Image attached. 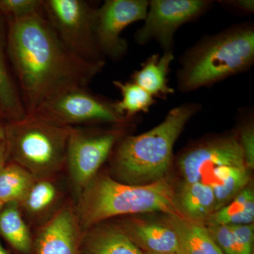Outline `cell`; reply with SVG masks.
I'll use <instances>...</instances> for the list:
<instances>
[{
    "mask_svg": "<svg viewBox=\"0 0 254 254\" xmlns=\"http://www.w3.org/2000/svg\"><path fill=\"white\" fill-rule=\"evenodd\" d=\"M6 21L8 55L26 115L64 92L86 88L104 68L71 53L43 12Z\"/></svg>",
    "mask_w": 254,
    "mask_h": 254,
    "instance_id": "cell-1",
    "label": "cell"
},
{
    "mask_svg": "<svg viewBox=\"0 0 254 254\" xmlns=\"http://www.w3.org/2000/svg\"><path fill=\"white\" fill-rule=\"evenodd\" d=\"M254 63V23L232 25L202 37L183 53L177 71V88L187 93L210 87L249 71Z\"/></svg>",
    "mask_w": 254,
    "mask_h": 254,
    "instance_id": "cell-2",
    "label": "cell"
},
{
    "mask_svg": "<svg viewBox=\"0 0 254 254\" xmlns=\"http://www.w3.org/2000/svg\"><path fill=\"white\" fill-rule=\"evenodd\" d=\"M201 107L197 103L179 105L149 131L120 140L114 152L113 163L124 181L143 185L165 177L173 163L175 142Z\"/></svg>",
    "mask_w": 254,
    "mask_h": 254,
    "instance_id": "cell-3",
    "label": "cell"
},
{
    "mask_svg": "<svg viewBox=\"0 0 254 254\" xmlns=\"http://www.w3.org/2000/svg\"><path fill=\"white\" fill-rule=\"evenodd\" d=\"M81 191L76 214L83 232L119 215L152 212L184 215L166 177L143 185L121 183L107 175L95 177Z\"/></svg>",
    "mask_w": 254,
    "mask_h": 254,
    "instance_id": "cell-4",
    "label": "cell"
},
{
    "mask_svg": "<svg viewBox=\"0 0 254 254\" xmlns=\"http://www.w3.org/2000/svg\"><path fill=\"white\" fill-rule=\"evenodd\" d=\"M71 127L52 123L34 114L5 121L9 157L36 181L46 180L66 163Z\"/></svg>",
    "mask_w": 254,
    "mask_h": 254,
    "instance_id": "cell-5",
    "label": "cell"
},
{
    "mask_svg": "<svg viewBox=\"0 0 254 254\" xmlns=\"http://www.w3.org/2000/svg\"><path fill=\"white\" fill-rule=\"evenodd\" d=\"M43 13L71 53L91 63H105L95 36L97 8L83 0H43Z\"/></svg>",
    "mask_w": 254,
    "mask_h": 254,
    "instance_id": "cell-6",
    "label": "cell"
},
{
    "mask_svg": "<svg viewBox=\"0 0 254 254\" xmlns=\"http://www.w3.org/2000/svg\"><path fill=\"white\" fill-rule=\"evenodd\" d=\"M33 114L66 127L98 123L124 125L131 120L118 113L115 102L93 94L86 88L64 92L47 101Z\"/></svg>",
    "mask_w": 254,
    "mask_h": 254,
    "instance_id": "cell-7",
    "label": "cell"
},
{
    "mask_svg": "<svg viewBox=\"0 0 254 254\" xmlns=\"http://www.w3.org/2000/svg\"><path fill=\"white\" fill-rule=\"evenodd\" d=\"M210 0H150L144 23L134 41L145 46L155 41L165 52H174L175 33L183 25L201 17L213 6Z\"/></svg>",
    "mask_w": 254,
    "mask_h": 254,
    "instance_id": "cell-8",
    "label": "cell"
},
{
    "mask_svg": "<svg viewBox=\"0 0 254 254\" xmlns=\"http://www.w3.org/2000/svg\"><path fill=\"white\" fill-rule=\"evenodd\" d=\"M125 125L105 131L71 127L66 163L73 183L78 189L83 190L96 177L100 167L122 138V127Z\"/></svg>",
    "mask_w": 254,
    "mask_h": 254,
    "instance_id": "cell-9",
    "label": "cell"
},
{
    "mask_svg": "<svg viewBox=\"0 0 254 254\" xmlns=\"http://www.w3.org/2000/svg\"><path fill=\"white\" fill-rule=\"evenodd\" d=\"M149 1L106 0L97 8V43L104 58L113 61L123 59L128 51V43L122 33L131 23L144 21Z\"/></svg>",
    "mask_w": 254,
    "mask_h": 254,
    "instance_id": "cell-10",
    "label": "cell"
},
{
    "mask_svg": "<svg viewBox=\"0 0 254 254\" xmlns=\"http://www.w3.org/2000/svg\"><path fill=\"white\" fill-rule=\"evenodd\" d=\"M227 165H245L235 133L196 143L185 150L178 160L179 169L187 183L201 182L215 169Z\"/></svg>",
    "mask_w": 254,
    "mask_h": 254,
    "instance_id": "cell-11",
    "label": "cell"
},
{
    "mask_svg": "<svg viewBox=\"0 0 254 254\" xmlns=\"http://www.w3.org/2000/svg\"><path fill=\"white\" fill-rule=\"evenodd\" d=\"M82 232L76 210L65 205L38 232L36 254H80Z\"/></svg>",
    "mask_w": 254,
    "mask_h": 254,
    "instance_id": "cell-12",
    "label": "cell"
},
{
    "mask_svg": "<svg viewBox=\"0 0 254 254\" xmlns=\"http://www.w3.org/2000/svg\"><path fill=\"white\" fill-rule=\"evenodd\" d=\"M80 254H144L123 227L98 224L82 234Z\"/></svg>",
    "mask_w": 254,
    "mask_h": 254,
    "instance_id": "cell-13",
    "label": "cell"
},
{
    "mask_svg": "<svg viewBox=\"0 0 254 254\" xmlns=\"http://www.w3.org/2000/svg\"><path fill=\"white\" fill-rule=\"evenodd\" d=\"M7 32V21L0 14V110L5 121L26 115L8 55Z\"/></svg>",
    "mask_w": 254,
    "mask_h": 254,
    "instance_id": "cell-14",
    "label": "cell"
},
{
    "mask_svg": "<svg viewBox=\"0 0 254 254\" xmlns=\"http://www.w3.org/2000/svg\"><path fill=\"white\" fill-rule=\"evenodd\" d=\"M123 227L144 253L177 254L178 237L168 224L135 220L125 222Z\"/></svg>",
    "mask_w": 254,
    "mask_h": 254,
    "instance_id": "cell-15",
    "label": "cell"
},
{
    "mask_svg": "<svg viewBox=\"0 0 254 254\" xmlns=\"http://www.w3.org/2000/svg\"><path fill=\"white\" fill-rule=\"evenodd\" d=\"M165 223L178 237L177 254H223L204 224L178 215H168Z\"/></svg>",
    "mask_w": 254,
    "mask_h": 254,
    "instance_id": "cell-16",
    "label": "cell"
},
{
    "mask_svg": "<svg viewBox=\"0 0 254 254\" xmlns=\"http://www.w3.org/2000/svg\"><path fill=\"white\" fill-rule=\"evenodd\" d=\"M174 52H165L160 55H150L141 68L132 73L131 81L148 92L154 98H166L174 94L175 89L168 84L170 65L175 60Z\"/></svg>",
    "mask_w": 254,
    "mask_h": 254,
    "instance_id": "cell-17",
    "label": "cell"
},
{
    "mask_svg": "<svg viewBox=\"0 0 254 254\" xmlns=\"http://www.w3.org/2000/svg\"><path fill=\"white\" fill-rule=\"evenodd\" d=\"M176 197L180 211L192 221L205 225L216 210L213 190L203 182H184Z\"/></svg>",
    "mask_w": 254,
    "mask_h": 254,
    "instance_id": "cell-18",
    "label": "cell"
},
{
    "mask_svg": "<svg viewBox=\"0 0 254 254\" xmlns=\"http://www.w3.org/2000/svg\"><path fill=\"white\" fill-rule=\"evenodd\" d=\"M250 181V170L245 165H227L215 169L201 182L211 187L215 195L217 211L231 202L248 186Z\"/></svg>",
    "mask_w": 254,
    "mask_h": 254,
    "instance_id": "cell-19",
    "label": "cell"
},
{
    "mask_svg": "<svg viewBox=\"0 0 254 254\" xmlns=\"http://www.w3.org/2000/svg\"><path fill=\"white\" fill-rule=\"evenodd\" d=\"M0 235L11 248L21 254L34 250V242L16 203L4 205L0 210Z\"/></svg>",
    "mask_w": 254,
    "mask_h": 254,
    "instance_id": "cell-20",
    "label": "cell"
},
{
    "mask_svg": "<svg viewBox=\"0 0 254 254\" xmlns=\"http://www.w3.org/2000/svg\"><path fill=\"white\" fill-rule=\"evenodd\" d=\"M36 180L16 163H7L0 172V201L3 205L22 204Z\"/></svg>",
    "mask_w": 254,
    "mask_h": 254,
    "instance_id": "cell-21",
    "label": "cell"
},
{
    "mask_svg": "<svg viewBox=\"0 0 254 254\" xmlns=\"http://www.w3.org/2000/svg\"><path fill=\"white\" fill-rule=\"evenodd\" d=\"M254 220L253 189L247 187L225 206L215 211L205 225H250Z\"/></svg>",
    "mask_w": 254,
    "mask_h": 254,
    "instance_id": "cell-22",
    "label": "cell"
},
{
    "mask_svg": "<svg viewBox=\"0 0 254 254\" xmlns=\"http://www.w3.org/2000/svg\"><path fill=\"white\" fill-rule=\"evenodd\" d=\"M113 83L122 95V100L115 102V109L127 119L132 120L137 114L148 113L156 103L154 97L134 82L114 81Z\"/></svg>",
    "mask_w": 254,
    "mask_h": 254,
    "instance_id": "cell-23",
    "label": "cell"
},
{
    "mask_svg": "<svg viewBox=\"0 0 254 254\" xmlns=\"http://www.w3.org/2000/svg\"><path fill=\"white\" fill-rule=\"evenodd\" d=\"M56 196V188L53 183L47 180H37L22 204L31 213H41L53 204Z\"/></svg>",
    "mask_w": 254,
    "mask_h": 254,
    "instance_id": "cell-24",
    "label": "cell"
},
{
    "mask_svg": "<svg viewBox=\"0 0 254 254\" xmlns=\"http://www.w3.org/2000/svg\"><path fill=\"white\" fill-rule=\"evenodd\" d=\"M43 12V0H0V14L17 20Z\"/></svg>",
    "mask_w": 254,
    "mask_h": 254,
    "instance_id": "cell-25",
    "label": "cell"
},
{
    "mask_svg": "<svg viewBox=\"0 0 254 254\" xmlns=\"http://www.w3.org/2000/svg\"><path fill=\"white\" fill-rule=\"evenodd\" d=\"M252 116L251 113L250 117L244 120L238 132L235 133L243 153L245 165L250 170L254 168V127Z\"/></svg>",
    "mask_w": 254,
    "mask_h": 254,
    "instance_id": "cell-26",
    "label": "cell"
},
{
    "mask_svg": "<svg viewBox=\"0 0 254 254\" xmlns=\"http://www.w3.org/2000/svg\"><path fill=\"white\" fill-rule=\"evenodd\" d=\"M205 225L222 254H243L230 227L220 225Z\"/></svg>",
    "mask_w": 254,
    "mask_h": 254,
    "instance_id": "cell-27",
    "label": "cell"
},
{
    "mask_svg": "<svg viewBox=\"0 0 254 254\" xmlns=\"http://www.w3.org/2000/svg\"><path fill=\"white\" fill-rule=\"evenodd\" d=\"M230 227L243 254H253L254 227L250 225H231Z\"/></svg>",
    "mask_w": 254,
    "mask_h": 254,
    "instance_id": "cell-28",
    "label": "cell"
},
{
    "mask_svg": "<svg viewBox=\"0 0 254 254\" xmlns=\"http://www.w3.org/2000/svg\"><path fill=\"white\" fill-rule=\"evenodd\" d=\"M222 4L230 6L232 9H235L241 13L252 14L254 11V0H232V1H222Z\"/></svg>",
    "mask_w": 254,
    "mask_h": 254,
    "instance_id": "cell-29",
    "label": "cell"
},
{
    "mask_svg": "<svg viewBox=\"0 0 254 254\" xmlns=\"http://www.w3.org/2000/svg\"><path fill=\"white\" fill-rule=\"evenodd\" d=\"M9 158V150L6 140H0V172L7 164Z\"/></svg>",
    "mask_w": 254,
    "mask_h": 254,
    "instance_id": "cell-30",
    "label": "cell"
},
{
    "mask_svg": "<svg viewBox=\"0 0 254 254\" xmlns=\"http://www.w3.org/2000/svg\"><path fill=\"white\" fill-rule=\"evenodd\" d=\"M5 139V120H0V140Z\"/></svg>",
    "mask_w": 254,
    "mask_h": 254,
    "instance_id": "cell-31",
    "label": "cell"
},
{
    "mask_svg": "<svg viewBox=\"0 0 254 254\" xmlns=\"http://www.w3.org/2000/svg\"><path fill=\"white\" fill-rule=\"evenodd\" d=\"M0 254H9L7 251L5 250L4 247L1 245V241H0Z\"/></svg>",
    "mask_w": 254,
    "mask_h": 254,
    "instance_id": "cell-32",
    "label": "cell"
},
{
    "mask_svg": "<svg viewBox=\"0 0 254 254\" xmlns=\"http://www.w3.org/2000/svg\"><path fill=\"white\" fill-rule=\"evenodd\" d=\"M0 120H4V118H3V115L2 113H1V110H0Z\"/></svg>",
    "mask_w": 254,
    "mask_h": 254,
    "instance_id": "cell-33",
    "label": "cell"
},
{
    "mask_svg": "<svg viewBox=\"0 0 254 254\" xmlns=\"http://www.w3.org/2000/svg\"><path fill=\"white\" fill-rule=\"evenodd\" d=\"M3 206H4V205H3L2 203H1V202L0 201V210H1V208H3Z\"/></svg>",
    "mask_w": 254,
    "mask_h": 254,
    "instance_id": "cell-34",
    "label": "cell"
},
{
    "mask_svg": "<svg viewBox=\"0 0 254 254\" xmlns=\"http://www.w3.org/2000/svg\"><path fill=\"white\" fill-rule=\"evenodd\" d=\"M144 254H152V253H144Z\"/></svg>",
    "mask_w": 254,
    "mask_h": 254,
    "instance_id": "cell-35",
    "label": "cell"
}]
</instances>
